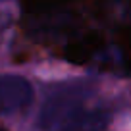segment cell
I'll use <instances>...</instances> for the list:
<instances>
[{
  "label": "cell",
  "instance_id": "cell-1",
  "mask_svg": "<svg viewBox=\"0 0 131 131\" xmlns=\"http://www.w3.org/2000/svg\"><path fill=\"white\" fill-rule=\"evenodd\" d=\"M104 46V35L98 31H87L64 46V58L71 64H87Z\"/></svg>",
  "mask_w": 131,
  "mask_h": 131
},
{
  "label": "cell",
  "instance_id": "cell-2",
  "mask_svg": "<svg viewBox=\"0 0 131 131\" xmlns=\"http://www.w3.org/2000/svg\"><path fill=\"white\" fill-rule=\"evenodd\" d=\"M73 2L75 0H21V8L25 14H50Z\"/></svg>",
  "mask_w": 131,
  "mask_h": 131
},
{
  "label": "cell",
  "instance_id": "cell-3",
  "mask_svg": "<svg viewBox=\"0 0 131 131\" xmlns=\"http://www.w3.org/2000/svg\"><path fill=\"white\" fill-rule=\"evenodd\" d=\"M118 46L122 50L125 70L131 73V25H123L118 31Z\"/></svg>",
  "mask_w": 131,
  "mask_h": 131
},
{
  "label": "cell",
  "instance_id": "cell-4",
  "mask_svg": "<svg viewBox=\"0 0 131 131\" xmlns=\"http://www.w3.org/2000/svg\"><path fill=\"white\" fill-rule=\"evenodd\" d=\"M0 131H6V129H2V127H0Z\"/></svg>",
  "mask_w": 131,
  "mask_h": 131
}]
</instances>
